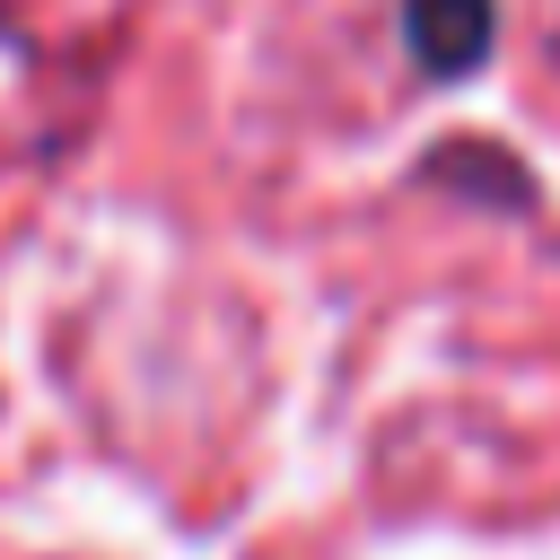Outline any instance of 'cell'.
Wrapping results in <instances>:
<instances>
[{"mask_svg":"<svg viewBox=\"0 0 560 560\" xmlns=\"http://www.w3.org/2000/svg\"><path fill=\"white\" fill-rule=\"evenodd\" d=\"M402 26H411L420 70H438V79H455L490 52V0H411Z\"/></svg>","mask_w":560,"mask_h":560,"instance_id":"obj_1","label":"cell"}]
</instances>
